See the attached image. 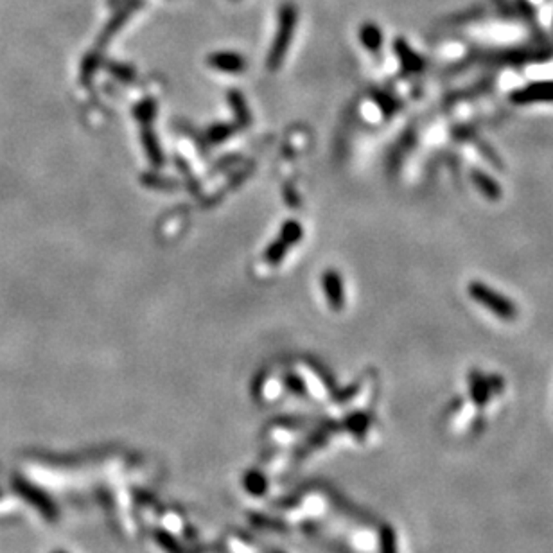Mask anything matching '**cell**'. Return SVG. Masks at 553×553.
Segmentation results:
<instances>
[{
    "label": "cell",
    "instance_id": "6da1fadb",
    "mask_svg": "<svg viewBox=\"0 0 553 553\" xmlns=\"http://www.w3.org/2000/svg\"><path fill=\"white\" fill-rule=\"evenodd\" d=\"M296 19H299V11H296L295 4L291 2H286L279 9V31H276V36L273 40L272 53H269V67H279V63L284 58L286 51L289 47V41L293 38V31H295Z\"/></svg>",
    "mask_w": 553,
    "mask_h": 553
},
{
    "label": "cell",
    "instance_id": "7a4b0ae2",
    "mask_svg": "<svg viewBox=\"0 0 553 553\" xmlns=\"http://www.w3.org/2000/svg\"><path fill=\"white\" fill-rule=\"evenodd\" d=\"M471 295L476 300L483 304L485 307H489L490 311H494L496 314H500L505 320H512L516 316V309L512 307V304L509 300H505L503 296H500L497 293L490 291L485 286L482 284H471Z\"/></svg>",
    "mask_w": 553,
    "mask_h": 553
},
{
    "label": "cell",
    "instance_id": "3957f363",
    "mask_svg": "<svg viewBox=\"0 0 553 553\" xmlns=\"http://www.w3.org/2000/svg\"><path fill=\"white\" fill-rule=\"evenodd\" d=\"M469 386H471L472 400H475V403L478 404L480 408L485 406V404L489 403V399H490V393H492L490 392L489 383H487L480 374L472 372L471 378H469Z\"/></svg>",
    "mask_w": 553,
    "mask_h": 553
},
{
    "label": "cell",
    "instance_id": "277c9868",
    "mask_svg": "<svg viewBox=\"0 0 553 553\" xmlns=\"http://www.w3.org/2000/svg\"><path fill=\"white\" fill-rule=\"evenodd\" d=\"M210 65H214V67L221 68V71H241V68H244V61L243 58L239 56V54H234V53H219V54H214V56H210Z\"/></svg>",
    "mask_w": 553,
    "mask_h": 553
},
{
    "label": "cell",
    "instance_id": "5b68a950",
    "mask_svg": "<svg viewBox=\"0 0 553 553\" xmlns=\"http://www.w3.org/2000/svg\"><path fill=\"white\" fill-rule=\"evenodd\" d=\"M140 6H143V0H128L126 4H124L123 8H120L119 11L115 13V16H113V19H112V22L108 24V27H106L105 36L108 38L110 34L115 33V31L119 29V27L123 26L124 22H126V19H128V16H130V13H133L135 9H138V8H140Z\"/></svg>",
    "mask_w": 553,
    "mask_h": 553
},
{
    "label": "cell",
    "instance_id": "8992f818",
    "mask_svg": "<svg viewBox=\"0 0 553 553\" xmlns=\"http://www.w3.org/2000/svg\"><path fill=\"white\" fill-rule=\"evenodd\" d=\"M359 38H361L363 45L366 49L371 51H379L381 47V31L374 24H365V26L359 29Z\"/></svg>",
    "mask_w": 553,
    "mask_h": 553
},
{
    "label": "cell",
    "instance_id": "52a82bcc",
    "mask_svg": "<svg viewBox=\"0 0 553 553\" xmlns=\"http://www.w3.org/2000/svg\"><path fill=\"white\" fill-rule=\"evenodd\" d=\"M383 553H396V542H393L392 530L383 532Z\"/></svg>",
    "mask_w": 553,
    "mask_h": 553
},
{
    "label": "cell",
    "instance_id": "ba28073f",
    "mask_svg": "<svg viewBox=\"0 0 553 553\" xmlns=\"http://www.w3.org/2000/svg\"><path fill=\"white\" fill-rule=\"evenodd\" d=\"M120 2H123V0H108L110 6H117V4H120Z\"/></svg>",
    "mask_w": 553,
    "mask_h": 553
}]
</instances>
